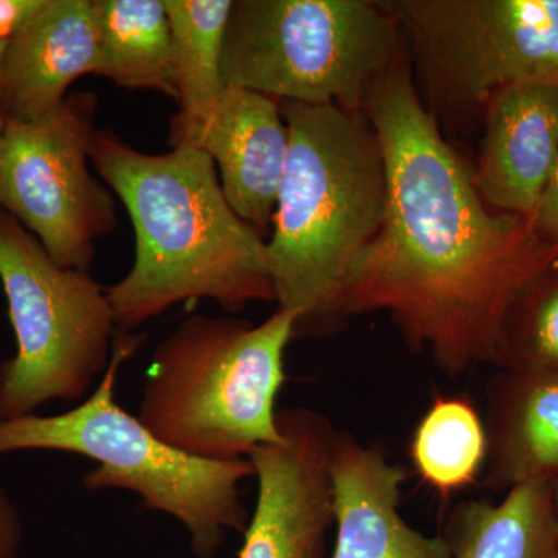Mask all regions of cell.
Returning <instances> with one entry per match:
<instances>
[{
  "mask_svg": "<svg viewBox=\"0 0 558 558\" xmlns=\"http://www.w3.org/2000/svg\"><path fill=\"white\" fill-rule=\"evenodd\" d=\"M387 165V211L355 259L340 319L388 312L411 348L461 376L497 362L510 314L558 266L531 219L487 207L473 167L422 101L409 53L366 109Z\"/></svg>",
  "mask_w": 558,
  "mask_h": 558,
  "instance_id": "obj_1",
  "label": "cell"
},
{
  "mask_svg": "<svg viewBox=\"0 0 558 558\" xmlns=\"http://www.w3.org/2000/svg\"><path fill=\"white\" fill-rule=\"evenodd\" d=\"M90 161L134 227V264L106 289L121 330L191 301H215L229 315L275 303L267 241L230 207L204 150L146 154L97 130Z\"/></svg>",
  "mask_w": 558,
  "mask_h": 558,
  "instance_id": "obj_2",
  "label": "cell"
},
{
  "mask_svg": "<svg viewBox=\"0 0 558 558\" xmlns=\"http://www.w3.org/2000/svg\"><path fill=\"white\" fill-rule=\"evenodd\" d=\"M281 112L290 145L267 241L275 303L295 315V336H325L387 211V165L366 112L292 101Z\"/></svg>",
  "mask_w": 558,
  "mask_h": 558,
  "instance_id": "obj_3",
  "label": "cell"
},
{
  "mask_svg": "<svg viewBox=\"0 0 558 558\" xmlns=\"http://www.w3.org/2000/svg\"><path fill=\"white\" fill-rule=\"evenodd\" d=\"M142 341V333H117L108 369L80 405L53 416L0 421V457L36 450L89 458L97 468L83 476L87 490L138 495L146 509L172 517L189 531L194 556L215 558L230 531L247 527L241 484L255 478V468L250 459L207 461L183 453L121 409L117 380Z\"/></svg>",
  "mask_w": 558,
  "mask_h": 558,
  "instance_id": "obj_4",
  "label": "cell"
},
{
  "mask_svg": "<svg viewBox=\"0 0 558 558\" xmlns=\"http://www.w3.org/2000/svg\"><path fill=\"white\" fill-rule=\"evenodd\" d=\"M296 317L278 310L258 326L191 315L150 355L138 418L168 446L207 461L248 459L282 440L277 398Z\"/></svg>",
  "mask_w": 558,
  "mask_h": 558,
  "instance_id": "obj_5",
  "label": "cell"
},
{
  "mask_svg": "<svg viewBox=\"0 0 558 558\" xmlns=\"http://www.w3.org/2000/svg\"><path fill=\"white\" fill-rule=\"evenodd\" d=\"M407 53L405 33L384 0H234L222 73L226 86L279 102L366 112Z\"/></svg>",
  "mask_w": 558,
  "mask_h": 558,
  "instance_id": "obj_6",
  "label": "cell"
},
{
  "mask_svg": "<svg viewBox=\"0 0 558 558\" xmlns=\"http://www.w3.org/2000/svg\"><path fill=\"white\" fill-rule=\"evenodd\" d=\"M0 282L16 352L0 365V421L86 398L112 359L119 328L89 271L60 266L0 208Z\"/></svg>",
  "mask_w": 558,
  "mask_h": 558,
  "instance_id": "obj_7",
  "label": "cell"
},
{
  "mask_svg": "<svg viewBox=\"0 0 558 558\" xmlns=\"http://www.w3.org/2000/svg\"><path fill=\"white\" fill-rule=\"evenodd\" d=\"M436 121H468L509 84L558 89V0H385Z\"/></svg>",
  "mask_w": 558,
  "mask_h": 558,
  "instance_id": "obj_8",
  "label": "cell"
},
{
  "mask_svg": "<svg viewBox=\"0 0 558 558\" xmlns=\"http://www.w3.org/2000/svg\"><path fill=\"white\" fill-rule=\"evenodd\" d=\"M98 98L76 92L36 121H7L0 142V208L65 269L89 271L95 242L117 226L116 201L90 171Z\"/></svg>",
  "mask_w": 558,
  "mask_h": 558,
  "instance_id": "obj_9",
  "label": "cell"
},
{
  "mask_svg": "<svg viewBox=\"0 0 558 558\" xmlns=\"http://www.w3.org/2000/svg\"><path fill=\"white\" fill-rule=\"evenodd\" d=\"M282 440L248 459L258 483L238 558H325L333 526L330 454L337 429L307 409L278 411Z\"/></svg>",
  "mask_w": 558,
  "mask_h": 558,
  "instance_id": "obj_10",
  "label": "cell"
},
{
  "mask_svg": "<svg viewBox=\"0 0 558 558\" xmlns=\"http://www.w3.org/2000/svg\"><path fill=\"white\" fill-rule=\"evenodd\" d=\"M171 145H191L215 161L220 186L242 220L260 236L270 233L289 156L281 102L227 86L211 112L189 126L171 124Z\"/></svg>",
  "mask_w": 558,
  "mask_h": 558,
  "instance_id": "obj_11",
  "label": "cell"
},
{
  "mask_svg": "<svg viewBox=\"0 0 558 558\" xmlns=\"http://www.w3.org/2000/svg\"><path fill=\"white\" fill-rule=\"evenodd\" d=\"M481 117L476 190L495 211L532 219L558 160V89L499 87L484 102Z\"/></svg>",
  "mask_w": 558,
  "mask_h": 558,
  "instance_id": "obj_12",
  "label": "cell"
},
{
  "mask_svg": "<svg viewBox=\"0 0 558 558\" xmlns=\"http://www.w3.org/2000/svg\"><path fill=\"white\" fill-rule=\"evenodd\" d=\"M405 469L379 449L337 432L330 454L332 558H451L444 537H428L403 520L400 495Z\"/></svg>",
  "mask_w": 558,
  "mask_h": 558,
  "instance_id": "obj_13",
  "label": "cell"
},
{
  "mask_svg": "<svg viewBox=\"0 0 558 558\" xmlns=\"http://www.w3.org/2000/svg\"><path fill=\"white\" fill-rule=\"evenodd\" d=\"M92 0H44L10 40L0 76V117L36 121L60 108L70 86L97 72Z\"/></svg>",
  "mask_w": 558,
  "mask_h": 558,
  "instance_id": "obj_14",
  "label": "cell"
},
{
  "mask_svg": "<svg viewBox=\"0 0 558 558\" xmlns=\"http://www.w3.org/2000/svg\"><path fill=\"white\" fill-rule=\"evenodd\" d=\"M486 484L558 478V371H510L490 392Z\"/></svg>",
  "mask_w": 558,
  "mask_h": 558,
  "instance_id": "obj_15",
  "label": "cell"
},
{
  "mask_svg": "<svg viewBox=\"0 0 558 558\" xmlns=\"http://www.w3.org/2000/svg\"><path fill=\"white\" fill-rule=\"evenodd\" d=\"M444 538L451 558H558L553 484H520L499 502H461Z\"/></svg>",
  "mask_w": 558,
  "mask_h": 558,
  "instance_id": "obj_16",
  "label": "cell"
},
{
  "mask_svg": "<svg viewBox=\"0 0 558 558\" xmlns=\"http://www.w3.org/2000/svg\"><path fill=\"white\" fill-rule=\"evenodd\" d=\"M98 35L95 75L124 89L178 100L170 20L163 0H92Z\"/></svg>",
  "mask_w": 558,
  "mask_h": 558,
  "instance_id": "obj_17",
  "label": "cell"
},
{
  "mask_svg": "<svg viewBox=\"0 0 558 558\" xmlns=\"http://www.w3.org/2000/svg\"><path fill=\"white\" fill-rule=\"evenodd\" d=\"M170 20L172 73L179 112L171 124L189 126L211 112L226 89L223 44L233 0H163Z\"/></svg>",
  "mask_w": 558,
  "mask_h": 558,
  "instance_id": "obj_18",
  "label": "cell"
},
{
  "mask_svg": "<svg viewBox=\"0 0 558 558\" xmlns=\"http://www.w3.org/2000/svg\"><path fill=\"white\" fill-rule=\"evenodd\" d=\"M487 457L486 422L472 400L436 396L411 436V464L418 478L449 498L480 478Z\"/></svg>",
  "mask_w": 558,
  "mask_h": 558,
  "instance_id": "obj_19",
  "label": "cell"
},
{
  "mask_svg": "<svg viewBox=\"0 0 558 558\" xmlns=\"http://www.w3.org/2000/svg\"><path fill=\"white\" fill-rule=\"evenodd\" d=\"M495 365L510 371H558V266L521 295Z\"/></svg>",
  "mask_w": 558,
  "mask_h": 558,
  "instance_id": "obj_20",
  "label": "cell"
},
{
  "mask_svg": "<svg viewBox=\"0 0 558 558\" xmlns=\"http://www.w3.org/2000/svg\"><path fill=\"white\" fill-rule=\"evenodd\" d=\"M24 520L13 499L0 486V558H20Z\"/></svg>",
  "mask_w": 558,
  "mask_h": 558,
  "instance_id": "obj_21",
  "label": "cell"
},
{
  "mask_svg": "<svg viewBox=\"0 0 558 558\" xmlns=\"http://www.w3.org/2000/svg\"><path fill=\"white\" fill-rule=\"evenodd\" d=\"M531 220L543 240L556 250L558 258V160Z\"/></svg>",
  "mask_w": 558,
  "mask_h": 558,
  "instance_id": "obj_22",
  "label": "cell"
},
{
  "mask_svg": "<svg viewBox=\"0 0 558 558\" xmlns=\"http://www.w3.org/2000/svg\"><path fill=\"white\" fill-rule=\"evenodd\" d=\"M44 0H0V40H11L36 11Z\"/></svg>",
  "mask_w": 558,
  "mask_h": 558,
  "instance_id": "obj_23",
  "label": "cell"
},
{
  "mask_svg": "<svg viewBox=\"0 0 558 558\" xmlns=\"http://www.w3.org/2000/svg\"><path fill=\"white\" fill-rule=\"evenodd\" d=\"M553 506L554 513H556L557 529H558V478L553 483Z\"/></svg>",
  "mask_w": 558,
  "mask_h": 558,
  "instance_id": "obj_24",
  "label": "cell"
},
{
  "mask_svg": "<svg viewBox=\"0 0 558 558\" xmlns=\"http://www.w3.org/2000/svg\"><path fill=\"white\" fill-rule=\"evenodd\" d=\"M10 40H0V76H2L3 61H5L7 49Z\"/></svg>",
  "mask_w": 558,
  "mask_h": 558,
  "instance_id": "obj_25",
  "label": "cell"
},
{
  "mask_svg": "<svg viewBox=\"0 0 558 558\" xmlns=\"http://www.w3.org/2000/svg\"><path fill=\"white\" fill-rule=\"evenodd\" d=\"M3 130H5V120L0 117V142H2Z\"/></svg>",
  "mask_w": 558,
  "mask_h": 558,
  "instance_id": "obj_26",
  "label": "cell"
}]
</instances>
